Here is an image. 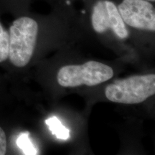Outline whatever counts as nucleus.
Wrapping results in <instances>:
<instances>
[{
	"instance_id": "f257e3e1",
	"label": "nucleus",
	"mask_w": 155,
	"mask_h": 155,
	"mask_svg": "<svg viewBox=\"0 0 155 155\" xmlns=\"http://www.w3.org/2000/svg\"><path fill=\"white\" fill-rule=\"evenodd\" d=\"M38 34V23L30 17H20L11 25L8 58L15 66L25 67L30 61L35 48Z\"/></svg>"
},
{
	"instance_id": "f03ea898",
	"label": "nucleus",
	"mask_w": 155,
	"mask_h": 155,
	"mask_svg": "<svg viewBox=\"0 0 155 155\" xmlns=\"http://www.w3.org/2000/svg\"><path fill=\"white\" fill-rule=\"evenodd\" d=\"M154 94V74L132 75L116 80L105 89L108 100L124 104H140Z\"/></svg>"
},
{
	"instance_id": "7ed1b4c3",
	"label": "nucleus",
	"mask_w": 155,
	"mask_h": 155,
	"mask_svg": "<svg viewBox=\"0 0 155 155\" xmlns=\"http://www.w3.org/2000/svg\"><path fill=\"white\" fill-rule=\"evenodd\" d=\"M114 76L111 67L98 61H91L83 65L62 67L58 73L60 86L75 88L83 85L94 86L106 82Z\"/></svg>"
},
{
	"instance_id": "20e7f679",
	"label": "nucleus",
	"mask_w": 155,
	"mask_h": 155,
	"mask_svg": "<svg viewBox=\"0 0 155 155\" xmlns=\"http://www.w3.org/2000/svg\"><path fill=\"white\" fill-rule=\"evenodd\" d=\"M92 25L98 33H104L111 29L120 39L127 38L129 35L118 8L114 3L108 0H100L94 5Z\"/></svg>"
},
{
	"instance_id": "39448f33",
	"label": "nucleus",
	"mask_w": 155,
	"mask_h": 155,
	"mask_svg": "<svg viewBox=\"0 0 155 155\" xmlns=\"http://www.w3.org/2000/svg\"><path fill=\"white\" fill-rule=\"evenodd\" d=\"M118 10L125 24L144 30H155V13L147 0H124Z\"/></svg>"
},
{
	"instance_id": "423d86ee",
	"label": "nucleus",
	"mask_w": 155,
	"mask_h": 155,
	"mask_svg": "<svg viewBox=\"0 0 155 155\" xmlns=\"http://www.w3.org/2000/svg\"><path fill=\"white\" fill-rule=\"evenodd\" d=\"M46 124L49 129L58 139L62 140H67L70 137V131L68 129L64 127L60 120L55 116L49 118L45 120Z\"/></svg>"
},
{
	"instance_id": "0eeeda50",
	"label": "nucleus",
	"mask_w": 155,
	"mask_h": 155,
	"mask_svg": "<svg viewBox=\"0 0 155 155\" xmlns=\"http://www.w3.org/2000/svg\"><path fill=\"white\" fill-rule=\"evenodd\" d=\"M9 56V33L0 23V63Z\"/></svg>"
},
{
	"instance_id": "6e6552de",
	"label": "nucleus",
	"mask_w": 155,
	"mask_h": 155,
	"mask_svg": "<svg viewBox=\"0 0 155 155\" xmlns=\"http://www.w3.org/2000/svg\"><path fill=\"white\" fill-rule=\"evenodd\" d=\"M17 144L25 154H37L38 150L29 138L28 133L21 134L17 141Z\"/></svg>"
},
{
	"instance_id": "1a4fd4ad",
	"label": "nucleus",
	"mask_w": 155,
	"mask_h": 155,
	"mask_svg": "<svg viewBox=\"0 0 155 155\" xmlns=\"http://www.w3.org/2000/svg\"><path fill=\"white\" fill-rule=\"evenodd\" d=\"M7 152V137L5 132L0 127V155H4Z\"/></svg>"
},
{
	"instance_id": "9d476101",
	"label": "nucleus",
	"mask_w": 155,
	"mask_h": 155,
	"mask_svg": "<svg viewBox=\"0 0 155 155\" xmlns=\"http://www.w3.org/2000/svg\"><path fill=\"white\" fill-rule=\"evenodd\" d=\"M147 1H150V2H154L155 0H147Z\"/></svg>"
}]
</instances>
